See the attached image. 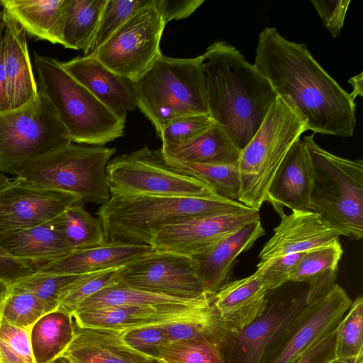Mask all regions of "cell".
I'll return each mask as SVG.
<instances>
[{
    "instance_id": "obj_25",
    "label": "cell",
    "mask_w": 363,
    "mask_h": 363,
    "mask_svg": "<svg viewBox=\"0 0 363 363\" xmlns=\"http://www.w3.org/2000/svg\"><path fill=\"white\" fill-rule=\"evenodd\" d=\"M153 249L150 245L106 244L72 251L58 259L40 266L37 272L82 275L118 269Z\"/></svg>"
},
{
    "instance_id": "obj_8",
    "label": "cell",
    "mask_w": 363,
    "mask_h": 363,
    "mask_svg": "<svg viewBox=\"0 0 363 363\" xmlns=\"http://www.w3.org/2000/svg\"><path fill=\"white\" fill-rule=\"evenodd\" d=\"M116 147L71 143L31 162L16 177L41 188L77 196L82 203L107 202L106 166Z\"/></svg>"
},
{
    "instance_id": "obj_10",
    "label": "cell",
    "mask_w": 363,
    "mask_h": 363,
    "mask_svg": "<svg viewBox=\"0 0 363 363\" xmlns=\"http://www.w3.org/2000/svg\"><path fill=\"white\" fill-rule=\"evenodd\" d=\"M106 173L110 194L114 196L193 197L216 194L205 183L169 167L147 147L110 160Z\"/></svg>"
},
{
    "instance_id": "obj_54",
    "label": "cell",
    "mask_w": 363,
    "mask_h": 363,
    "mask_svg": "<svg viewBox=\"0 0 363 363\" xmlns=\"http://www.w3.org/2000/svg\"><path fill=\"white\" fill-rule=\"evenodd\" d=\"M50 363H71V362L66 357L61 355V356L57 357L56 359H55Z\"/></svg>"
},
{
    "instance_id": "obj_32",
    "label": "cell",
    "mask_w": 363,
    "mask_h": 363,
    "mask_svg": "<svg viewBox=\"0 0 363 363\" xmlns=\"http://www.w3.org/2000/svg\"><path fill=\"white\" fill-rule=\"evenodd\" d=\"M207 294H206L196 298L186 299L118 283L87 298L79 305L75 311L106 306L189 304L196 302Z\"/></svg>"
},
{
    "instance_id": "obj_50",
    "label": "cell",
    "mask_w": 363,
    "mask_h": 363,
    "mask_svg": "<svg viewBox=\"0 0 363 363\" xmlns=\"http://www.w3.org/2000/svg\"><path fill=\"white\" fill-rule=\"evenodd\" d=\"M7 81L4 62V26L0 21V113L9 111Z\"/></svg>"
},
{
    "instance_id": "obj_26",
    "label": "cell",
    "mask_w": 363,
    "mask_h": 363,
    "mask_svg": "<svg viewBox=\"0 0 363 363\" xmlns=\"http://www.w3.org/2000/svg\"><path fill=\"white\" fill-rule=\"evenodd\" d=\"M267 293L255 272L226 283L213 294V303L222 319L238 331L263 313Z\"/></svg>"
},
{
    "instance_id": "obj_30",
    "label": "cell",
    "mask_w": 363,
    "mask_h": 363,
    "mask_svg": "<svg viewBox=\"0 0 363 363\" xmlns=\"http://www.w3.org/2000/svg\"><path fill=\"white\" fill-rule=\"evenodd\" d=\"M76 330L72 315L55 310L41 316L29 330L35 363H50L61 356Z\"/></svg>"
},
{
    "instance_id": "obj_38",
    "label": "cell",
    "mask_w": 363,
    "mask_h": 363,
    "mask_svg": "<svg viewBox=\"0 0 363 363\" xmlns=\"http://www.w3.org/2000/svg\"><path fill=\"white\" fill-rule=\"evenodd\" d=\"M45 306L32 293L9 286L0 305V318L8 323L29 330L44 314Z\"/></svg>"
},
{
    "instance_id": "obj_37",
    "label": "cell",
    "mask_w": 363,
    "mask_h": 363,
    "mask_svg": "<svg viewBox=\"0 0 363 363\" xmlns=\"http://www.w3.org/2000/svg\"><path fill=\"white\" fill-rule=\"evenodd\" d=\"M153 355L157 363H225L220 348L204 339L170 341Z\"/></svg>"
},
{
    "instance_id": "obj_44",
    "label": "cell",
    "mask_w": 363,
    "mask_h": 363,
    "mask_svg": "<svg viewBox=\"0 0 363 363\" xmlns=\"http://www.w3.org/2000/svg\"><path fill=\"white\" fill-rule=\"evenodd\" d=\"M303 254L288 255L257 264L255 273L268 291L276 289L289 281Z\"/></svg>"
},
{
    "instance_id": "obj_11",
    "label": "cell",
    "mask_w": 363,
    "mask_h": 363,
    "mask_svg": "<svg viewBox=\"0 0 363 363\" xmlns=\"http://www.w3.org/2000/svg\"><path fill=\"white\" fill-rule=\"evenodd\" d=\"M165 25L155 0H150L94 56L111 71L135 82L162 55L160 44Z\"/></svg>"
},
{
    "instance_id": "obj_45",
    "label": "cell",
    "mask_w": 363,
    "mask_h": 363,
    "mask_svg": "<svg viewBox=\"0 0 363 363\" xmlns=\"http://www.w3.org/2000/svg\"><path fill=\"white\" fill-rule=\"evenodd\" d=\"M162 326L125 330L122 331V336L125 342L132 347L154 354L160 347L169 342Z\"/></svg>"
},
{
    "instance_id": "obj_28",
    "label": "cell",
    "mask_w": 363,
    "mask_h": 363,
    "mask_svg": "<svg viewBox=\"0 0 363 363\" xmlns=\"http://www.w3.org/2000/svg\"><path fill=\"white\" fill-rule=\"evenodd\" d=\"M343 250L338 240L303 254L289 281L306 283V304L325 296L335 286Z\"/></svg>"
},
{
    "instance_id": "obj_33",
    "label": "cell",
    "mask_w": 363,
    "mask_h": 363,
    "mask_svg": "<svg viewBox=\"0 0 363 363\" xmlns=\"http://www.w3.org/2000/svg\"><path fill=\"white\" fill-rule=\"evenodd\" d=\"M158 155L174 169L205 183L216 195L238 201L240 175L238 162L229 164H206L178 161Z\"/></svg>"
},
{
    "instance_id": "obj_9",
    "label": "cell",
    "mask_w": 363,
    "mask_h": 363,
    "mask_svg": "<svg viewBox=\"0 0 363 363\" xmlns=\"http://www.w3.org/2000/svg\"><path fill=\"white\" fill-rule=\"evenodd\" d=\"M72 142L48 99L0 113V172L17 175L31 162Z\"/></svg>"
},
{
    "instance_id": "obj_14",
    "label": "cell",
    "mask_w": 363,
    "mask_h": 363,
    "mask_svg": "<svg viewBox=\"0 0 363 363\" xmlns=\"http://www.w3.org/2000/svg\"><path fill=\"white\" fill-rule=\"evenodd\" d=\"M213 298L207 294L189 304L98 307L75 311L72 317L79 328L125 331L200 318L216 310Z\"/></svg>"
},
{
    "instance_id": "obj_51",
    "label": "cell",
    "mask_w": 363,
    "mask_h": 363,
    "mask_svg": "<svg viewBox=\"0 0 363 363\" xmlns=\"http://www.w3.org/2000/svg\"><path fill=\"white\" fill-rule=\"evenodd\" d=\"M362 76L363 73L361 72L360 74L351 77L348 81V83L350 84L352 86V91L350 94V95L354 100L358 96H363Z\"/></svg>"
},
{
    "instance_id": "obj_49",
    "label": "cell",
    "mask_w": 363,
    "mask_h": 363,
    "mask_svg": "<svg viewBox=\"0 0 363 363\" xmlns=\"http://www.w3.org/2000/svg\"><path fill=\"white\" fill-rule=\"evenodd\" d=\"M203 2V0H155L165 24L172 20L189 17Z\"/></svg>"
},
{
    "instance_id": "obj_1",
    "label": "cell",
    "mask_w": 363,
    "mask_h": 363,
    "mask_svg": "<svg viewBox=\"0 0 363 363\" xmlns=\"http://www.w3.org/2000/svg\"><path fill=\"white\" fill-rule=\"evenodd\" d=\"M278 96L289 98L314 133L352 137L356 105L319 65L305 44L289 41L275 28L259 35L255 62Z\"/></svg>"
},
{
    "instance_id": "obj_4",
    "label": "cell",
    "mask_w": 363,
    "mask_h": 363,
    "mask_svg": "<svg viewBox=\"0 0 363 363\" xmlns=\"http://www.w3.org/2000/svg\"><path fill=\"white\" fill-rule=\"evenodd\" d=\"M302 140L312 172L311 210L340 235L363 237V162L320 147L314 135Z\"/></svg>"
},
{
    "instance_id": "obj_3",
    "label": "cell",
    "mask_w": 363,
    "mask_h": 363,
    "mask_svg": "<svg viewBox=\"0 0 363 363\" xmlns=\"http://www.w3.org/2000/svg\"><path fill=\"white\" fill-rule=\"evenodd\" d=\"M238 201L203 196L111 195L96 215L106 244L150 245L162 228L192 218L250 209Z\"/></svg>"
},
{
    "instance_id": "obj_13",
    "label": "cell",
    "mask_w": 363,
    "mask_h": 363,
    "mask_svg": "<svg viewBox=\"0 0 363 363\" xmlns=\"http://www.w3.org/2000/svg\"><path fill=\"white\" fill-rule=\"evenodd\" d=\"M352 303L345 289L335 284L325 296L302 308L263 363H295L308 350L337 328Z\"/></svg>"
},
{
    "instance_id": "obj_19",
    "label": "cell",
    "mask_w": 363,
    "mask_h": 363,
    "mask_svg": "<svg viewBox=\"0 0 363 363\" xmlns=\"http://www.w3.org/2000/svg\"><path fill=\"white\" fill-rule=\"evenodd\" d=\"M62 67L116 114L126 117L137 107L134 82L104 65L95 56L60 62Z\"/></svg>"
},
{
    "instance_id": "obj_18",
    "label": "cell",
    "mask_w": 363,
    "mask_h": 363,
    "mask_svg": "<svg viewBox=\"0 0 363 363\" xmlns=\"http://www.w3.org/2000/svg\"><path fill=\"white\" fill-rule=\"evenodd\" d=\"M340 236L313 211H292L282 216L274 228L272 237L260 251L258 264L288 255L305 253L338 240Z\"/></svg>"
},
{
    "instance_id": "obj_29",
    "label": "cell",
    "mask_w": 363,
    "mask_h": 363,
    "mask_svg": "<svg viewBox=\"0 0 363 363\" xmlns=\"http://www.w3.org/2000/svg\"><path fill=\"white\" fill-rule=\"evenodd\" d=\"M155 152L175 160L206 164H233L238 162L240 153L224 129L216 123L194 140L174 150Z\"/></svg>"
},
{
    "instance_id": "obj_36",
    "label": "cell",
    "mask_w": 363,
    "mask_h": 363,
    "mask_svg": "<svg viewBox=\"0 0 363 363\" xmlns=\"http://www.w3.org/2000/svg\"><path fill=\"white\" fill-rule=\"evenodd\" d=\"M335 363H363V298L357 296L336 328Z\"/></svg>"
},
{
    "instance_id": "obj_24",
    "label": "cell",
    "mask_w": 363,
    "mask_h": 363,
    "mask_svg": "<svg viewBox=\"0 0 363 363\" xmlns=\"http://www.w3.org/2000/svg\"><path fill=\"white\" fill-rule=\"evenodd\" d=\"M264 235V230L259 219L218 242L204 254L194 257L206 291L214 294L228 283L237 257L250 250Z\"/></svg>"
},
{
    "instance_id": "obj_39",
    "label": "cell",
    "mask_w": 363,
    "mask_h": 363,
    "mask_svg": "<svg viewBox=\"0 0 363 363\" xmlns=\"http://www.w3.org/2000/svg\"><path fill=\"white\" fill-rule=\"evenodd\" d=\"M80 276L36 272L18 281L10 287L32 293L50 312L57 309L69 285Z\"/></svg>"
},
{
    "instance_id": "obj_48",
    "label": "cell",
    "mask_w": 363,
    "mask_h": 363,
    "mask_svg": "<svg viewBox=\"0 0 363 363\" xmlns=\"http://www.w3.org/2000/svg\"><path fill=\"white\" fill-rule=\"evenodd\" d=\"M336 328L303 354L295 363H335Z\"/></svg>"
},
{
    "instance_id": "obj_31",
    "label": "cell",
    "mask_w": 363,
    "mask_h": 363,
    "mask_svg": "<svg viewBox=\"0 0 363 363\" xmlns=\"http://www.w3.org/2000/svg\"><path fill=\"white\" fill-rule=\"evenodd\" d=\"M106 0H65L62 45L87 55Z\"/></svg>"
},
{
    "instance_id": "obj_12",
    "label": "cell",
    "mask_w": 363,
    "mask_h": 363,
    "mask_svg": "<svg viewBox=\"0 0 363 363\" xmlns=\"http://www.w3.org/2000/svg\"><path fill=\"white\" fill-rule=\"evenodd\" d=\"M118 274L120 284L155 293L186 299L209 294L196 261L182 255L153 249L121 267Z\"/></svg>"
},
{
    "instance_id": "obj_43",
    "label": "cell",
    "mask_w": 363,
    "mask_h": 363,
    "mask_svg": "<svg viewBox=\"0 0 363 363\" xmlns=\"http://www.w3.org/2000/svg\"><path fill=\"white\" fill-rule=\"evenodd\" d=\"M0 363H35L29 330L0 318Z\"/></svg>"
},
{
    "instance_id": "obj_17",
    "label": "cell",
    "mask_w": 363,
    "mask_h": 363,
    "mask_svg": "<svg viewBox=\"0 0 363 363\" xmlns=\"http://www.w3.org/2000/svg\"><path fill=\"white\" fill-rule=\"evenodd\" d=\"M306 305V296L275 301L238 330L221 350L225 363H263L282 333Z\"/></svg>"
},
{
    "instance_id": "obj_22",
    "label": "cell",
    "mask_w": 363,
    "mask_h": 363,
    "mask_svg": "<svg viewBox=\"0 0 363 363\" xmlns=\"http://www.w3.org/2000/svg\"><path fill=\"white\" fill-rule=\"evenodd\" d=\"M62 355L71 363H157L153 354L127 344L122 331L77 325L74 337Z\"/></svg>"
},
{
    "instance_id": "obj_53",
    "label": "cell",
    "mask_w": 363,
    "mask_h": 363,
    "mask_svg": "<svg viewBox=\"0 0 363 363\" xmlns=\"http://www.w3.org/2000/svg\"><path fill=\"white\" fill-rule=\"evenodd\" d=\"M9 290V285L0 281V305Z\"/></svg>"
},
{
    "instance_id": "obj_5",
    "label": "cell",
    "mask_w": 363,
    "mask_h": 363,
    "mask_svg": "<svg viewBox=\"0 0 363 363\" xmlns=\"http://www.w3.org/2000/svg\"><path fill=\"white\" fill-rule=\"evenodd\" d=\"M39 91L50 101L72 143L104 146L123 135L125 118L97 99L60 61L34 53Z\"/></svg>"
},
{
    "instance_id": "obj_2",
    "label": "cell",
    "mask_w": 363,
    "mask_h": 363,
    "mask_svg": "<svg viewBox=\"0 0 363 363\" xmlns=\"http://www.w3.org/2000/svg\"><path fill=\"white\" fill-rule=\"evenodd\" d=\"M209 115L241 151L278 96L234 46L216 41L203 54Z\"/></svg>"
},
{
    "instance_id": "obj_21",
    "label": "cell",
    "mask_w": 363,
    "mask_h": 363,
    "mask_svg": "<svg viewBox=\"0 0 363 363\" xmlns=\"http://www.w3.org/2000/svg\"><path fill=\"white\" fill-rule=\"evenodd\" d=\"M312 172L303 145L298 140L287 153L268 189L269 202L281 218L284 208L292 211L311 210Z\"/></svg>"
},
{
    "instance_id": "obj_23",
    "label": "cell",
    "mask_w": 363,
    "mask_h": 363,
    "mask_svg": "<svg viewBox=\"0 0 363 363\" xmlns=\"http://www.w3.org/2000/svg\"><path fill=\"white\" fill-rule=\"evenodd\" d=\"M0 246L14 258L40 266L72 252L64 235L61 215L35 227L0 233Z\"/></svg>"
},
{
    "instance_id": "obj_27",
    "label": "cell",
    "mask_w": 363,
    "mask_h": 363,
    "mask_svg": "<svg viewBox=\"0 0 363 363\" xmlns=\"http://www.w3.org/2000/svg\"><path fill=\"white\" fill-rule=\"evenodd\" d=\"M2 11L38 40L62 45L65 0H0Z\"/></svg>"
},
{
    "instance_id": "obj_16",
    "label": "cell",
    "mask_w": 363,
    "mask_h": 363,
    "mask_svg": "<svg viewBox=\"0 0 363 363\" xmlns=\"http://www.w3.org/2000/svg\"><path fill=\"white\" fill-rule=\"evenodd\" d=\"M80 199L74 194L28 184L16 177L0 191V233L52 220Z\"/></svg>"
},
{
    "instance_id": "obj_47",
    "label": "cell",
    "mask_w": 363,
    "mask_h": 363,
    "mask_svg": "<svg viewBox=\"0 0 363 363\" xmlns=\"http://www.w3.org/2000/svg\"><path fill=\"white\" fill-rule=\"evenodd\" d=\"M38 263L16 259L0 246V281L9 286L38 272Z\"/></svg>"
},
{
    "instance_id": "obj_40",
    "label": "cell",
    "mask_w": 363,
    "mask_h": 363,
    "mask_svg": "<svg viewBox=\"0 0 363 363\" xmlns=\"http://www.w3.org/2000/svg\"><path fill=\"white\" fill-rule=\"evenodd\" d=\"M119 269L81 275L69 285L62 296L57 310L72 315L83 301L106 288L119 283Z\"/></svg>"
},
{
    "instance_id": "obj_34",
    "label": "cell",
    "mask_w": 363,
    "mask_h": 363,
    "mask_svg": "<svg viewBox=\"0 0 363 363\" xmlns=\"http://www.w3.org/2000/svg\"><path fill=\"white\" fill-rule=\"evenodd\" d=\"M162 328L169 342L204 339L216 344L221 350L238 332L222 319L216 310L196 320L164 325Z\"/></svg>"
},
{
    "instance_id": "obj_46",
    "label": "cell",
    "mask_w": 363,
    "mask_h": 363,
    "mask_svg": "<svg viewBox=\"0 0 363 363\" xmlns=\"http://www.w3.org/2000/svg\"><path fill=\"white\" fill-rule=\"evenodd\" d=\"M350 0H313L311 3L333 38L340 35Z\"/></svg>"
},
{
    "instance_id": "obj_41",
    "label": "cell",
    "mask_w": 363,
    "mask_h": 363,
    "mask_svg": "<svg viewBox=\"0 0 363 363\" xmlns=\"http://www.w3.org/2000/svg\"><path fill=\"white\" fill-rule=\"evenodd\" d=\"M149 1L106 0L89 55H94L121 26Z\"/></svg>"
},
{
    "instance_id": "obj_7",
    "label": "cell",
    "mask_w": 363,
    "mask_h": 363,
    "mask_svg": "<svg viewBox=\"0 0 363 363\" xmlns=\"http://www.w3.org/2000/svg\"><path fill=\"white\" fill-rule=\"evenodd\" d=\"M203 60V55L192 58L162 55L134 82L137 107L157 135L174 120L209 114Z\"/></svg>"
},
{
    "instance_id": "obj_42",
    "label": "cell",
    "mask_w": 363,
    "mask_h": 363,
    "mask_svg": "<svg viewBox=\"0 0 363 363\" xmlns=\"http://www.w3.org/2000/svg\"><path fill=\"white\" fill-rule=\"evenodd\" d=\"M214 123L209 114L193 115L174 120L164 125L158 134L162 143L160 150L164 152L174 150L206 131Z\"/></svg>"
},
{
    "instance_id": "obj_55",
    "label": "cell",
    "mask_w": 363,
    "mask_h": 363,
    "mask_svg": "<svg viewBox=\"0 0 363 363\" xmlns=\"http://www.w3.org/2000/svg\"><path fill=\"white\" fill-rule=\"evenodd\" d=\"M1 4H0V21H1V15H2V11H1Z\"/></svg>"
},
{
    "instance_id": "obj_20",
    "label": "cell",
    "mask_w": 363,
    "mask_h": 363,
    "mask_svg": "<svg viewBox=\"0 0 363 363\" xmlns=\"http://www.w3.org/2000/svg\"><path fill=\"white\" fill-rule=\"evenodd\" d=\"M4 26V62L7 98L10 111L35 101L39 94L30 60L26 33L17 22L2 11Z\"/></svg>"
},
{
    "instance_id": "obj_52",
    "label": "cell",
    "mask_w": 363,
    "mask_h": 363,
    "mask_svg": "<svg viewBox=\"0 0 363 363\" xmlns=\"http://www.w3.org/2000/svg\"><path fill=\"white\" fill-rule=\"evenodd\" d=\"M13 179L7 177L4 173L0 172V191L9 186Z\"/></svg>"
},
{
    "instance_id": "obj_15",
    "label": "cell",
    "mask_w": 363,
    "mask_h": 363,
    "mask_svg": "<svg viewBox=\"0 0 363 363\" xmlns=\"http://www.w3.org/2000/svg\"><path fill=\"white\" fill-rule=\"evenodd\" d=\"M259 219V211L252 208L198 216L162 228L154 236L150 246L194 258Z\"/></svg>"
},
{
    "instance_id": "obj_35",
    "label": "cell",
    "mask_w": 363,
    "mask_h": 363,
    "mask_svg": "<svg viewBox=\"0 0 363 363\" xmlns=\"http://www.w3.org/2000/svg\"><path fill=\"white\" fill-rule=\"evenodd\" d=\"M64 235L72 251L105 245V235L101 223L77 201L61 215Z\"/></svg>"
},
{
    "instance_id": "obj_6",
    "label": "cell",
    "mask_w": 363,
    "mask_h": 363,
    "mask_svg": "<svg viewBox=\"0 0 363 363\" xmlns=\"http://www.w3.org/2000/svg\"><path fill=\"white\" fill-rule=\"evenodd\" d=\"M306 130V121L292 101L278 96L253 138L240 151L239 202L259 211L280 165Z\"/></svg>"
}]
</instances>
